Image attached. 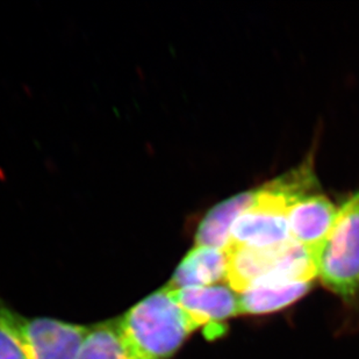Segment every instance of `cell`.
<instances>
[{
    "mask_svg": "<svg viewBox=\"0 0 359 359\" xmlns=\"http://www.w3.org/2000/svg\"><path fill=\"white\" fill-rule=\"evenodd\" d=\"M0 327L28 359H76L90 327L50 318H27L0 299Z\"/></svg>",
    "mask_w": 359,
    "mask_h": 359,
    "instance_id": "3",
    "label": "cell"
},
{
    "mask_svg": "<svg viewBox=\"0 0 359 359\" xmlns=\"http://www.w3.org/2000/svg\"><path fill=\"white\" fill-rule=\"evenodd\" d=\"M339 207L319 192L306 194L294 200L287 210L290 236L309 249H318L332 231Z\"/></svg>",
    "mask_w": 359,
    "mask_h": 359,
    "instance_id": "6",
    "label": "cell"
},
{
    "mask_svg": "<svg viewBox=\"0 0 359 359\" xmlns=\"http://www.w3.org/2000/svg\"><path fill=\"white\" fill-rule=\"evenodd\" d=\"M311 281L256 285L238 293L240 314H266L292 305L309 292Z\"/></svg>",
    "mask_w": 359,
    "mask_h": 359,
    "instance_id": "9",
    "label": "cell"
},
{
    "mask_svg": "<svg viewBox=\"0 0 359 359\" xmlns=\"http://www.w3.org/2000/svg\"><path fill=\"white\" fill-rule=\"evenodd\" d=\"M227 270L226 251L196 245L177 266L166 287L183 290L212 286L227 279Z\"/></svg>",
    "mask_w": 359,
    "mask_h": 359,
    "instance_id": "7",
    "label": "cell"
},
{
    "mask_svg": "<svg viewBox=\"0 0 359 359\" xmlns=\"http://www.w3.org/2000/svg\"><path fill=\"white\" fill-rule=\"evenodd\" d=\"M255 190L245 191L217 203L200 222L196 245L226 250L231 244V226L236 217L250 205Z\"/></svg>",
    "mask_w": 359,
    "mask_h": 359,
    "instance_id": "8",
    "label": "cell"
},
{
    "mask_svg": "<svg viewBox=\"0 0 359 359\" xmlns=\"http://www.w3.org/2000/svg\"><path fill=\"white\" fill-rule=\"evenodd\" d=\"M290 205L291 198L278 178L256 189L250 205L231 226L229 245L266 249L291 241L287 224Z\"/></svg>",
    "mask_w": 359,
    "mask_h": 359,
    "instance_id": "4",
    "label": "cell"
},
{
    "mask_svg": "<svg viewBox=\"0 0 359 359\" xmlns=\"http://www.w3.org/2000/svg\"><path fill=\"white\" fill-rule=\"evenodd\" d=\"M170 291L198 328H206L210 339L222 334L224 321L240 314L238 293L222 285Z\"/></svg>",
    "mask_w": 359,
    "mask_h": 359,
    "instance_id": "5",
    "label": "cell"
},
{
    "mask_svg": "<svg viewBox=\"0 0 359 359\" xmlns=\"http://www.w3.org/2000/svg\"><path fill=\"white\" fill-rule=\"evenodd\" d=\"M118 320L133 349L147 359L171 358L198 329L168 287L148 295Z\"/></svg>",
    "mask_w": 359,
    "mask_h": 359,
    "instance_id": "1",
    "label": "cell"
},
{
    "mask_svg": "<svg viewBox=\"0 0 359 359\" xmlns=\"http://www.w3.org/2000/svg\"><path fill=\"white\" fill-rule=\"evenodd\" d=\"M0 359H28L20 346L0 327Z\"/></svg>",
    "mask_w": 359,
    "mask_h": 359,
    "instance_id": "11",
    "label": "cell"
},
{
    "mask_svg": "<svg viewBox=\"0 0 359 359\" xmlns=\"http://www.w3.org/2000/svg\"><path fill=\"white\" fill-rule=\"evenodd\" d=\"M316 276L346 300L359 295V191L339 206L328 238L313 252Z\"/></svg>",
    "mask_w": 359,
    "mask_h": 359,
    "instance_id": "2",
    "label": "cell"
},
{
    "mask_svg": "<svg viewBox=\"0 0 359 359\" xmlns=\"http://www.w3.org/2000/svg\"><path fill=\"white\" fill-rule=\"evenodd\" d=\"M76 359H147L133 349L120 328L119 320L90 327Z\"/></svg>",
    "mask_w": 359,
    "mask_h": 359,
    "instance_id": "10",
    "label": "cell"
}]
</instances>
